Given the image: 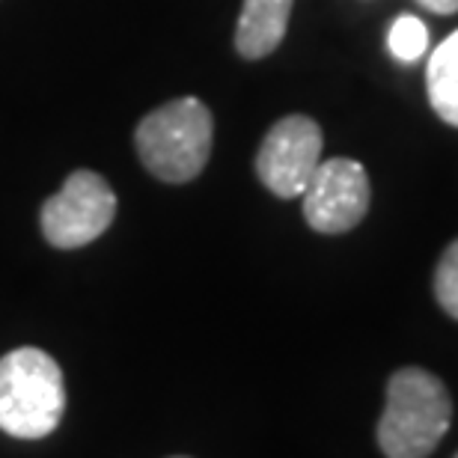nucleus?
I'll return each mask as SVG.
<instances>
[{"label":"nucleus","instance_id":"obj_1","mask_svg":"<svg viewBox=\"0 0 458 458\" xmlns=\"http://www.w3.org/2000/svg\"><path fill=\"white\" fill-rule=\"evenodd\" d=\"M453 423V399L444 381L420 366L393 372L387 408L378 420V446L387 458H426Z\"/></svg>","mask_w":458,"mask_h":458},{"label":"nucleus","instance_id":"obj_2","mask_svg":"<svg viewBox=\"0 0 458 458\" xmlns=\"http://www.w3.org/2000/svg\"><path fill=\"white\" fill-rule=\"evenodd\" d=\"M66 381L60 363L42 348H15L0 357V432L39 441L60 426Z\"/></svg>","mask_w":458,"mask_h":458},{"label":"nucleus","instance_id":"obj_3","mask_svg":"<svg viewBox=\"0 0 458 458\" xmlns=\"http://www.w3.org/2000/svg\"><path fill=\"white\" fill-rule=\"evenodd\" d=\"M212 111L188 96L146 114L134 131V143L143 167L155 179L182 185L203 173L212 155Z\"/></svg>","mask_w":458,"mask_h":458},{"label":"nucleus","instance_id":"obj_4","mask_svg":"<svg viewBox=\"0 0 458 458\" xmlns=\"http://www.w3.org/2000/svg\"><path fill=\"white\" fill-rule=\"evenodd\" d=\"M116 217V194L105 176L75 170L51 199H45L39 224L45 242L60 250L93 244Z\"/></svg>","mask_w":458,"mask_h":458},{"label":"nucleus","instance_id":"obj_5","mask_svg":"<svg viewBox=\"0 0 458 458\" xmlns=\"http://www.w3.org/2000/svg\"><path fill=\"white\" fill-rule=\"evenodd\" d=\"M322 128L310 116L292 114L271 125L256 155V176L283 199L301 197L322 164Z\"/></svg>","mask_w":458,"mask_h":458},{"label":"nucleus","instance_id":"obj_6","mask_svg":"<svg viewBox=\"0 0 458 458\" xmlns=\"http://www.w3.org/2000/svg\"><path fill=\"white\" fill-rule=\"evenodd\" d=\"M304 217L316 233L340 235L369 212V176L352 158L322 161L304 194Z\"/></svg>","mask_w":458,"mask_h":458},{"label":"nucleus","instance_id":"obj_7","mask_svg":"<svg viewBox=\"0 0 458 458\" xmlns=\"http://www.w3.org/2000/svg\"><path fill=\"white\" fill-rule=\"evenodd\" d=\"M295 0H244L235 27V48L244 60H259L277 48L286 36Z\"/></svg>","mask_w":458,"mask_h":458},{"label":"nucleus","instance_id":"obj_8","mask_svg":"<svg viewBox=\"0 0 458 458\" xmlns=\"http://www.w3.org/2000/svg\"><path fill=\"white\" fill-rule=\"evenodd\" d=\"M428 102L446 125L458 128V30L437 45L426 66Z\"/></svg>","mask_w":458,"mask_h":458},{"label":"nucleus","instance_id":"obj_9","mask_svg":"<svg viewBox=\"0 0 458 458\" xmlns=\"http://www.w3.org/2000/svg\"><path fill=\"white\" fill-rule=\"evenodd\" d=\"M387 48L399 63H417L428 51V30L417 15H399L390 24Z\"/></svg>","mask_w":458,"mask_h":458},{"label":"nucleus","instance_id":"obj_10","mask_svg":"<svg viewBox=\"0 0 458 458\" xmlns=\"http://www.w3.org/2000/svg\"><path fill=\"white\" fill-rule=\"evenodd\" d=\"M435 298L446 316L458 322V238L446 247L435 271Z\"/></svg>","mask_w":458,"mask_h":458},{"label":"nucleus","instance_id":"obj_11","mask_svg":"<svg viewBox=\"0 0 458 458\" xmlns=\"http://www.w3.org/2000/svg\"><path fill=\"white\" fill-rule=\"evenodd\" d=\"M417 4L435 15H455L458 13V0H417Z\"/></svg>","mask_w":458,"mask_h":458},{"label":"nucleus","instance_id":"obj_12","mask_svg":"<svg viewBox=\"0 0 458 458\" xmlns=\"http://www.w3.org/2000/svg\"><path fill=\"white\" fill-rule=\"evenodd\" d=\"M173 458H188V455H173Z\"/></svg>","mask_w":458,"mask_h":458},{"label":"nucleus","instance_id":"obj_13","mask_svg":"<svg viewBox=\"0 0 458 458\" xmlns=\"http://www.w3.org/2000/svg\"><path fill=\"white\" fill-rule=\"evenodd\" d=\"M453 458H458V453H455V455H453Z\"/></svg>","mask_w":458,"mask_h":458}]
</instances>
